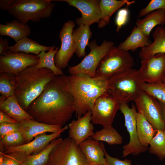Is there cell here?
I'll use <instances>...</instances> for the list:
<instances>
[{"label": "cell", "mask_w": 165, "mask_h": 165, "mask_svg": "<svg viewBox=\"0 0 165 165\" xmlns=\"http://www.w3.org/2000/svg\"><path fill=\"white\" fill-rule=\"evenodd\" d=\"M134 101L138 112L141 114L155 129L164 130L160 104L156 99L141 89Z\"/></svg>", "instance_id": "8fae6325"}, {"label": "cell", "mask_w": 165, "mask_h": 165, "mask_svg": "<svg viewBox=\"0 0 165 165\" xmlns=\"http://www.w3.org/2000/svg\"><path fill=\"white\" fill-rule=\"evenodd\" d=\"M104 149L106 160L105 165H132L131 160L128 159L121 160L117 158L112 157L107 152L105 146Z\"/></svg>", "instance_id": "ab89813d"}, {"label": "cell", "mask_w": 165, "mask_h": 165, "mask_svg": "<svg viewBox=\"0 0 165 165\" xmlns=\"http://www.w3.org/2000/svg\"><path fill=\"white\" fill-rule=\"evenodd\" d=\"M56 76L46 68L29 66L15 76V96L26 111L30 104L42 93L49 83Z\"/></svg>", "instance_id": "3957f363"}, {"label": "cell", "mask_w": 165, "mask_h": 165, "mask_svg": "<svg viewBox=\"0 0 165 165\" xmlns=\"http://www.w3.org/2000/svg\"><path fill=\"white\" fill-rule=\"evenodd\" d=\"M27 112L36 121L63 127L75 112L67 76H56Z\"/></svg>", "instance_id": "6da1fadb"}, {"label": "cell", "mask_w": 165, "mask_h": 165, "mask_svg": "<svg viewBox=\"0 0 165 165\" xmlns=\"http://www.w3.org/2000/svg\"><path fill=\"white\" fill-rule=\"evenodd\" d=\"M24 144V138L20 131L13 132L0 138V145L1 148L14 147Z\"/></svg>", "instance_id": "d590c367"}, {"label": "cell", "mask_w": 165, "mask_h": 165, "mask_svg": "<svg viewBox=\"0 0 165 165\" xmlns=\"http://www.w3.org/2000/svg\"><path fill=\"white\" fill-rule=\"evenodd\" d=\"M0 110L20 123L26 119H34L20 105L14 96L0 97Z\"/></svg>", "instance_id": "ffe728a7"}, {"label": "cell", "mask_w": 165, "mask_h": 165, "mask_svg": "<svg viewBox=\"0 0 165 165\" xmlns=\"http://www.w3.org/2000/svg\"><path fill=\"white\" fill-rule=\"evenodd\" d=\"M138 71L142 82H163L165 73V53H158L142 60Z\"/></svg>", "instance_id": "5bb4252c"}, {"label": "cell", "mask_w": 165, "mask_h": 165, "mask_svg": "<svg viewBox=\"0 0 165 165\" xmlns=\"http://www.w3.org/2000/svg\"><path fill=\"white\" fill-rule=\"evenodd\" d=\"M152 42L149 36L145 35L138 27L135 26L130 35L123 42L121 43L118 47L125 51H134L139 47H147Z\"/></svg>", "instance_id": "603a6c76"}, {"label": "cell", "mask_w": 165, "mask_h": 165, "mask_svg": "<svg viewBox=\"0 0 165 165\" xmlns=\"http://www.w3.org/2000/svg\"><path fill=\"white\" fill-rule=\"evenodd\" d=\"M75 25L72 20H69L63 24L59 33L61 42L60 48L54 57L56 66L62 69L66 68L75 52V47L72 36V33Z\"/></svg>", "instance_id": "4fadbf2b"}, {"label": "cell", "mask_w": 165, "mask_h": 165, "mask_svg": "<svg viewBox=\"0 0 165 165\" xmlns=\"http://www.w3.org/2000/svg\"><path fill=\"white\" fill-rule=\"evenodd\" d=\"M88 46L90 50V53L78 64L68 67L71 75L84 73L94 77L97 68L101 60L116 47L113 42L106 40L98 46L95 40L90 42Z\"/></svg>", "instance_id": "ba28073f"}, {"label": "cell", "mask_w": 165, "mask_h": 165, "mask_svg": "<svg viewBox=\"0 0 165 165\" xmlns=\"http://www.w3.org/2000/svg\"><path fill=\"white\" fill-rule=\"evenodd\" d=\"M51 47L40 45L38 42L26 37L16 42L14 45L9 46L8 51L31 53L38 55L42 51H48Z\"/></svg>", "instance_id": "4316f807"}, {"label": "cell", "mask_w": 165, "mask_h": 165, "mask_svg": "<svg viewBox=\"0 0 165 165\" xmlns=\"http://www.w3.org/2000/svg\"><path fill=\"white\" fill-rule=\"evenodd\" d=\"M123 114L125 119V126L130 135L129 143L123 147V157L131 154L137 156L140 153L147 151L149 148L142 145L140 143L138 135L136 117L137 113L135 105L132 104L130 108L127 103L120 104L119 109Z\"/></svg>", "instance_id": "30bf717a"}, {"label": "cell", "mask_w": 165, "mask_h": 165, "mask_svg": "<svg viewBox=\"0 0 165 165\" xmlns=\"http://www.w3.org/2000/svg\"><path fill=\"white\" fill-rule=\"evenodd\" d=\"M53 46L47 52H41L38 55L39 58L36 67L38 68H46L51 70L56 76L64 75L61 69L56 67L54 62L55 55L59 50L58 47Z\"/></svg>", "instance_id": "f1b7e54d"}, {"label": "cell", "mask_w": 165, "mask_h": 165, "mask_svg": "<svg viewBox=\"0 0 165 165\" xmlns=\"http://www.w3.org/2000/svg\"><path fill=\"white\" fill-rule=\"evenodd\" d=\"M64 1L69 5L75 7L81 12L82 16L77 18L75 22L78 26L85 25L90 26L92 24L99 22L101 12L99 0H58Z\"/></svg>", "instance_id": "2e32d148"}, {"label": "cell", "mask_w": 165, "mask_h": 165, "mask_svg": "<svg viewBox=\"0 0 165 165\" xmlns=\"http://www.w3.org/2000/svg\"><path fill=\"white\" fill-rule=\"evenodd\" d=\"M141 90L152 96L160 102L165 103V84L163 82L148 83H141Z\"/></svg>", "instance_id": "836d02e7"}, {"label": "cell", "mask_w": 165, "mask_h": 165, "mask_svg": "<svg viewBox=\"0 0 165 165\" xmlns=\"http://www.w3.org/2000/svg\"><path fill=\"white\" fill-rule=\"evenodd\" d=\"M12 1L13 0H0V9L3 11H8Z\"/></svg>", "instance_id": "7bdbcfd3"}, {"label": "cell", "mask_w": 165, "mask_h": 165, "mask_svg": "<svg viewBox=\"0 0 165 165\" xmlns=\"http://www.w3.org/2000/svg\"><path fill=\"white\" fill-rule=\"evenodd\" d=\"M120 104L107 92H105L94 103L91 111V122L103 127L112 126Z\"/></svg>", "instance_id": "9c48e42d"}, {"label": "cell", "mask_w": 165, "mask_h": 165, "mask_svg": "<svg viewBox=\"0 0 165 165\" xmlns=\"http://www.w3.org/2000/svg\"><path fill=\"white\" fill-rule=\"evenodd\" d=\"M19 124L20 131L25 144L30 142L39 135L46 132L54 133L62 128L59 126L48 124L33 119L23 120Z\"/></svg>", "instance_id": "ac0fdd59"}, {"label": "cell", "mask_w": 165, "mask_h": 165, "mask_svg": "<svg viewBox=\"0 0 165 165\" xmlns=\"http://www.w3.org/2000/svg\"><path fill=\"white\" fill-rule=\"evenodd\" d=\"M18 123L0 110V123Z\"/></svg>", "instance_id": "b9f144b4"}, {"label": "cell", "mask_w": 165, "mask_h": 165, "mask_svg": "<svg viewBox=\"0 0 165 165\" xmlns=\"http://www.w3.org/2000/svg\"><path fill=\"white\" fill-rule=\"evenodd\" d=\"M163 82L164 84H165V73L164 76V77L163 79Z\"/></svg>", "instance_id": "f6af8a7d"}, {"label": "cell", "mask_w": 165, "mask_h": 165, "mask_svg": "<svg viewBox=\"0 0 165 165\" xmlns=\"http://www.w3.org/2000/svg\"><path fill=\"white\" fill-rule=\"evenodd\" d=\"M136 126L138 138L141 144L148 147L157 130L155 129L144 116L137 112L136 117Z\"/></svg>", "instance_id": "83f0119b"}, {"label": "cell", "mask_w": 165, "mask_h": 165, "mask_svg": "<svg viewBox=\"0 0 165 165\" xmlns=\"http://www.w3.org/2000/svg\"><path fill=\"white\" fill-rule=\"evenodd\" d=\"M91 111L88 112L76 120L72 121L68 125L69 138L77 145L91 137L94 134L91 122Z\"/></svg>", "instance_id": "e0dca14e"}, {"label": "cell", "mask_w": 165, "mask_h": 165, "mask_svg": "<svg viewBox=\"0 0 165 165\" xmlns=\"http://www.w3.org/2000/svg\"></svg>", "instance_id": "bcb514c9"}, {"label": "cell", "mask_w": 165, "mask_h": 165, "mask_svg": "<svg viewBox=\"0 0 165 165\" xmlns=\"http://www.w3.org/2000/svg\"><path fill=\"white\" fill-rule=\"evenodd\" d=\"M150 152L155 155L160 160L165 157V131L157 130V132L150 142Z\"/></svg>", "instance_id": "1f68e13d"}, {"label": "cell", "mask_w": 165, "mask_h": 165, "mask_svg": "<svg viewBox=\"0 0 165 165\" xmlns=\"http://www.w3.org/2000/svg\"><path fill=\"white\" fill-rule=\"evenodd\" d=\"M38 58L36 55L8 51L0 56V73H6L15 76L28 67L36 65Z\"/></svg>", "instance_id": "7c38bea8"}, {"label": "cell", "mask_w": 165, "mask_h": 165, "mask_svg": "<svg viewBox=\"0 0 165 165\" xmlns=\"http://www.w3.org/2000/svg\"><path fill=\"white\" fill-rule=\"evenodd\" d=\"M134 63L133 57L128 51L116 47L99 63L95 77L107 80L113 76L132 68Z\"/></svg>", "instance_id": "8992f818"}, {"label": "cell", "mask_w": 165, "mask_h": 165, "mask_svg": "<svg viewBox=\"0 0 165 165\" xmlns=\"http://www.w3.org/2000/svg\"><path fill=\"white\" fill-rule=\"evenodd\" d=\"M107 81V92L120 103L134 101L142 82L138 70L132 68L113 76Z\"/></svg>", "instance_id": "277c9868"}, {"label": "cell", "mask_w": 165, "mask_h": 165, "mask_svg": "<svg viewBox=\"0 0 165 165\" xmlns=\"http://www.w3.org/2000/svg\"><path fill=\"white\" fill-rule=\"evenodd\" d=\"M92 35L90 26L81 25L73 29L72 36L74 43L75 53L79 58L85 57V49L89 44V41Z\"/></svg>", "instance_id": "d4e9b609"}, {"label": "cell", "mask_w": 165, "mask_h": 165, "mask_svg": "<svg viewBox=\"0 0 165 165\" xmlns=\"http://www.w3.org/2000/svg\"><path fill=\"white\" fill-rule=\"evenodd\" d=\"M70 91L73 97L76 117L91 111L97 99L107 92V81L97 77L79 73L67 76Z\"/></svg>", "instance_id": "7a4b0ae2"}, {"label": "cell", "mask_w": 165, "mask_h": 165, "mask_svg": "<svg viewBox=\"0 0 165 165\" xmlns=\"http://www.w3.org/2000/svg\"><path fill=\"white\" fill-rule=\"evenodd\" d=\"M52 0H13L8 10L15 19L26 24L50 17L55 5Z\"/></svg>", "instance_id": "5b68a950"}, {"label": "cell", "mask_w": 165, "mask_h": 165, "mask_svg": "<svg viewBox=\"0 0 165 165\" xmlns=\"http://www.w3.org/2000/svg\"><path fill=\"white\" fill-rule=\"evenodd\" d=\"M129 11L127 8L120 9L117 12L115 24L117 28L116 31L118 32L122 27L127 23Z\"/></svg>", "instance_id": "f35d334b"}, {"label": "cell", "mask_w": 165, "mask_h": 165, "mask_svg": "<svg viewBox=\"0 0 165 165\" xmlns=\"http://www.w3.org/2000/svg\"><path fill=\"white\" fill-rule=\"evenodd\" d=\"M79 146L88 162L91 165H105L106 159L102 142L89 138Z\"/></svg>", "instance_id": "d6986e66"}, {"label": "cell", "mask_w": 165, "mask_h": 165, "mask_svg": "<svg viewBox=\"0 0 165 165\" xmlns=\"http://www.w3.org/2000/svg\"><path fill=\"white\" fill-rule=\"evenodd\" d=\"M135 3V1L129 0H101L100 2L101 12V20L98 23V28H102L110 23L112 15L122 6H128Z\"/></svg>", "instance_id": "cb8c5ba5"}, {"label": "cell", "mask_w": 165, "mask_h": 165, "mask_svg": "<svg viewBox=\"0 0 165 165\" xmlns=\"http://www.w3.org/2000/svg\"><path fill=\"white\" fill-rule=\"evenodd\" d=\"M68 128L66 125L58 131L47 134L44 133L39 135L30 142L20 145L5 147L3 152L5 154L16 152L27 157L37 154L44 149L53 139L58 138L61 134Z\"/></svg>", "instance_id": "9a60e30c"}, {"label": "cell", "mask_w": 165, "mask_h": 165, "mask_svg": "<svg viewBox=\"0 0 165 165\" xmlns=\"http://www.w3.org/2000/svg\"><path fill=\"white\" fill-rule=\"evenodd\" d=\"M160 103L161 106L162 116L165 124V130L164 131H165V103H163L160 102Z\"/></svg>", "instance_id": "ee69618b"}, {"label": "cell", "mask_w": 165, "mask_h": 165, "mask_svg": "<svg viewBox=\"0 0 165 165\" xmlns=\"http://www.w3.org/2000/svg\"><path fill=\"white\" fill-rule=\"evenodd\" d=\"M20 131L19 123H0V138L13 132Z\"/></svg>", "instance_id": "74e56055"}, {"label": "cell", "mask_w": 165, "mask_h": 165, "mask_svg": "<svg viewBox=\"0 0 165 165\" xmlns=\"http://www.w3.org/2000/svg\"><path fill=\"white\" fill-rule=\"evenodd\" d=\"M28 157L16 152L5 154L1 151L0 165H23Z\"/></svg>", "instance_id": "e575fe53"}, {"label": "cell", "mask_w": 165, "mask_h": 165, "mask_svg": "<svg viewBox=\"0 0 165 165\" xmlns=\"http://www.w3.org/2000/svg\"><path fill=\"white\" fill-rule=\"evenodd\" d=\"M62 139L58 138L53 139L42 151L29 156L24 162L23 165H46L51 151Z\"/></svg>", "instance_id": "f546056e"}, {"label": "cell", "mask_w": 165, "mask_h": 165, "mask_svg": "<svg viewBox=\"0 0 165 165\" xmlns=\"http://www.w3.org/2000/svg\"><path fill=\"white\" fill-rule=\"evenodd\" d=\"M136 26L139 28L146 35L149 36L152 29L156 26L165 24V12L159 9L151 12L142 19H138Z\"/></svg>", "instance_id": "484cf974"}, {"label": "cell", "mask_w": 165, "mask_h": 165, "mask_svg": "<svg viewBox=\"0 0 165 165\" xmlns=\"http://www.w3.org/2000/svg\"><path fill=\"white\" fill-rule=\"evenodd\" d=\"M154 42L149 46L141 48L139 56L142 60L158 53H165V27L158 25L152 34Z\"/></svg>", "instance_id": "44dd1931"}, {"label": "cell", "mask_w": 165, "mask_h": 165, "mask_svg": "<svg viewBox=\"0 0 165 165\" xmlns=\"http://www.w3.org/2000/svg\"><path fill=\"white\" fill-rule=\"evenodd\" d=\"M46 165H91L79 145L69 137L62 139L50 153Z\"/></svg>", "instance_id": "52a82bcc"}, {"label": "cell", "mask_w": 165, "mask_h": 165, "mask_svg": "<svg viewBox=\"0 0 165 165\" xmlns=\"http://www.w3.org/2000/svg\"><path fill=\"white\" fill-rule=\"evenodd\" d=\"M31 31V28L28 25L15 19L6 22V24H0L1 35L9 36L16 42L22 38L28 37Z\"/></svg>", "instance_id": "7402d4cb"}, {"label": "cell", "mask_w": 165, "mask_h": 165, "mask_svg": "<svg viewBox=\"0 0 165 165\" xmlns=\"http://www.w3.org/2000/svg\"><path fill=\"white\" fill-rule=\"evenodd\" d=\"M97 141H105L110 145H119L123 143V138L112 126L103 127L94 133L91 137Z\"/></svg>", "instance_id": "4dcf8cb0"}, {"label": "cell", "mask_w": 165, "mask_h": 165, "mask_svg": "<svg viewBox=\"0 0 165 165\" xmlns=\"http://www.w3.org/2000/svg\"><path fill=\"white\" fill-rule=\"evenodd\" d=\"M16 85L15 76L6 73H0V93L1 96L7 97L14 96Z\"/></svg>", "instance_id": "d6a6232c"}, {"label": "cell", "mask_w": 165, "mask_h": 165, "mask_svg": "<svg viewBox=\"0 0 165 165\" xmlns=\"http://www.w3.org/2000/svg\"><path fill=\"white\" fill-rule=\"evenodd\" d=\"M9 42L8 39H3L2 37H0V55L3 56L9 50Z\"/></svg>", "instance_id": "60d3db41"}, {"label": "cell", "mask_w": 165, "mask_h": 165, "mask_svg": "<svg viewBox=\"0 0 165 165\" xmlns=\"http://www.w3.org/2000/svg\"><path fill=\"white\" fill-rule=\"evenodd\" d=\"M162 9L165 12V0H151L147 6L139 11L138 18L147 15L155 10Z\"/></svg>", "instance_id": "8d00e7d4"}]
</instances>
